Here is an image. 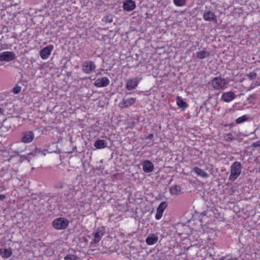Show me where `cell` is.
Instances as JSON below:
<instances>
[{"label": "cell", "mask_w": 260, "mask_h": 260, "mask_svg": "<svg viewBox=\"0 0 260 260\" xmlns=\"http://www.w3.org/2000/svg\"><path fill=\"white\" fill-rule=\"evenodd\" d=\"M16 55L12 51H4L0 53V62H9L14 60Z\"/></svg>", "instance_id": "7"}, {"label": "cell", "mask_w": 260, "mask_h": 260, "mask_svg": "<svg viewBox=\"0 0 260 260\" xmlns=\"http://www.w3.org/2000/svg\"><path fill=\"white\" fill-rule=\"evenodd\" d=\"M140 80L141 79L139 77L130 78L129 79L126 81V90L129 91L134 90L138 86Z\"/></svg>", "instance_id": "8"}, {"label": "cell", "mask_w": 260, "mask_h": 260, "mask_svg": "<svg viewBox=\"0 0 260 260\" xmlns=\"http://www.w3.org/2000/svg\"><path fill=\"white\" fill-rule=\"evenodd\" d=\"M107 146V142L104 139H98L94 143V146L97 149L105 148Z\"/></svg>", "instance_id": "23"}, {"label": "cell", "mask_w": 260, "mask_h": 260, "mask_svg": "<svg viewBox=\"0 0 260 260\" xmlns=\"http://www.w3.org/2000/svg\"><path fill=\"white\" fill-rule=\"evenodd\" d=\"M211 84L212 88L215 90H223L228 86L229 81L223 77L216 76L212 79Z\"/></svg>", "instance_id": "2"}, {"label": "cell", "mask_w": 260, "mask_h": 260, "mask_svg": "<svg viewBox=\"0 0 260 260\" xmlns=\"http://www.w3.org/2000/svg\"><path fill=\"white\" fill-rule=\"evenodd\" d=\"M136 99L134 97L125 99L119 103V107L121 109L128 108L136 102Z\"/></svg>", "instance_id": "13"}, {"label": "cell", "mask_w": 260, "mask_h": 260, "mask_svg": "<svg viewBox=\"0 0 260 260\" xmlns=\"http://www.w3.org/2000/svg\"><path fill=\"white\" fill-rule=\"evenodd\" d=\"M69 225V221L65 218H58L53 221L52 226L57 230H65Z\"/></svg>", "instance_id": "3"}, {"label": "cell", "mask_w": 260, "mask_h": 260, "mask_svg": "<svg viewBox=\"0 0 260 260\" xmlns=\"http://www.w3.org/2000/svg\"><path fill=\"white\" fill-rule=\"evenodd\" d=\"M22 90V87L20 86H16L12 89V92L15 95H18L20 93Z\"/></svg>", "instance_id": "28"}, {"label": "cell", "mask_w": 260, "mask_h": 260, "mask_svg": "<svg viewBox=\"0 0 260 260\" xmlns=\"http://www.w3.org/2000/svg\"><path fill=\"white\" fill-rule=\"evenodd\" d=\"M158 240H159V237L158 235L154 233H152L148 235V237H146L145 242L148 245L152 246L156 244L158 242Z\"/></svg>", "instance_id": "18"}, {"label": "cell", "mask_w": 260, "mask_h": 260, "mask_svg": "<svg viewBox=\"0 0 260 260\" xmlns=\"http://www.w3.org/2000/svg\"><path fill=\"white\" fill-rule=\"evenodd\" d=\"M242 165L239 161H236L232 164L230 169V176L229 180L230 181L234 182L239 178L242 172Z\"/></svg>", "instance_id": "1"}, {"label": "cell", "mask_w": 260, "mask_h": 260, "mask_svg": "<svg viewBox=\"0 0 260 260\" xmlns=\"http://www.w3.org/2000/svg\"><path fill=\"white\" fill-rule=\"evenodd\" d=\"M123 10L126 11L130 12L135 9L136 4L135 2L133 0H126L123 2Z\"/></svg>", "instance_id": "15"}, {"label": "cell", "mask_w": 260, "mask_h": 260, "mask_svg": "<svg viewBox=\"0 0 260 260\" xmlns=\"http://www.w3.org/2000/svg\"><path fill=\"white\" fill-rule=\"evenodd\" d=\"M110 81L107 77H102L101 78H98L94 82V86L98 88H103L106 87L110 84Z\"/></svg>", "instance_id": "12"}, {"label": "cell", "mask_w": 260, "mask_h": 260, "mask_svg": "<svg viewBox=\"0 0 260 260\" xmlns=\"http://www.w3.org/2000/svg\"><path fill=\"white\" fill-rule=\"evenodd\" d=\"M249 119H250V117L247 115H246V114L243 115L241 116L236 119V120H235V123L237 124H241V123H244V122L247 121Z\"/></svg>", "instance_id": "24"}, {"label": "cell", "mask_w": 260, "mask_h": 260, "mask_svg": "<svg viewBox=\"0 0 260 260\" xmlns=\"http://www.w3.org/2000/svg\"><path fill=\"white\" fill-rule=\"evenodd\" d=\"M194 172L198 176L203 178H207L209 177V174L205 171L198 167H195L193 168Z\"/></svg>", "instance_id": "21"}, {"label": "cell", "mask_w": 260, "mask_h": 260, "mask_svg": "<svg viewBox=\"0 0 260 260\" xmlns=\"http://www.w3.org/2000/svg\"><path fill=\"white\" fill-rule=\"evenodd\" d=\"M113 17L112 15H106L105 16L103 17L102 18L103 22H104V23H106V24H109V23H112L113 21Z\"/></svg>", "instance_id": "26"}, {"label": "cell", "mask_w": 260, "mask_h": 260, "mask_svg": "<svg viewBox=\"0 0 260 260\" xmlns=\"http://www.w3.org/2000/svg\"><path fill=\"white\" fill-rule=\"evenodd\" d=\"M3 112H4V110H3V109L1 107H0V115H2V114H3Z\"/></svg>", "instance_id": "34"}, {"label": "cell", "mask_w": 260, "mask_h": 260, "mask_svg": "<svg viewBox=\"0 0 260 260\" xmlns=\"http://www.w3.org/2000/svg\"><path fill=\"white\" fill-rule=\"evenodd\" d=\"M169 192L171 195H178L182 192V189L180 185H175L169 188Z\"/></svg>", "instance_id": "20"}, {"label": "cell", "mask_w": 260, "mask_h": 260, "mask_svg": "<svg viewBox=\"0 0 260 260\" xmlns=\"http://www.w3.org/2000/svg\"><path fill=\"white\" fill-rule=\"evenodd\" d=\"M155 169L154 164L149 160H145L143 163L142 169L145 173H150Z\"/></svg>", "instance_id": "17"}, {"label": "cell", "mask_w": 260, "mask_h": 260, "mask_svg": "<svg viewBox=\"0 0 260 260\" xmlns=\"http://www.w3.org/2000/svg\"><path fill=\"white\" fill-rule=\"evenodd\" d=\"M105 227H99L95 230L93 233V242L95 244H97L100 242L103 237L104 236V233L105 232Z\"/></svg>", "instance_id": "10"}, {"label": "cell", "mask_w": 260, "mask_h": 260, "mask_svg": "<svg viewBox=\"0 0 260 260\" xmlns=\"http://www.w3.org/2000/svg\"><path fill=\"white\" fill-rule=\"evenodd\" d=\"M210 56H211V53L209 51H207L206 50H201L197 51L196 53V57L197 59L200 60H203L204 59H207Z\"/></svg>", "instance_id": "19"}, {"label": "cell", "mask_w": 260, "mask_h": 260, "mask_svg": "<svg viewBox=\"0 0 260 260\" xmlns=\"http://www.w3.org/2000/svg\"><path fill=\"white\" fill-rule=\"evenodd\" d=\"M65 260H79V258L77 256L73 255H68L64 258Z\"/></svg>", "instance_id": "30"}, {"label": "cell", "mask_w": 260, "mask_h": 260, "mask_svg": "<svg viewBox=\"0 0 260 260\" xmlns=\"http://www.w3.org/2000/svg\"><path fill=\"white\" fill-rule=\"evenodd\" d=\"M175 102L178 107L182 111H185L189 107V104L185 100L180 96H177L175 98Z\"/></svg>", "instance_id": "16"}, {"label": "cell", "mask_w": 260, "mask_h": 260, "mask_svg": "<svg viewBox=\"0 0 260 260\" xmlns=\"http://www.w3.org/2000/svg\"><path fill=\"white\" fill-rule=\"evenodd\" d=\"M224 139L225 141L231 142L234 140V137L231 133H229L224 135Z\"/></svg>", "instance_id": "27"}, {"label": "cell", "mask_w": 260, "mask_h": 260, "mask_svg": "<svg viewBox=\"0 0 260 260\" xmlns=\"http://www.w3.org/2000/svg\"><path fill=\"white\" fill-rule=\"evenodd\" d=\"M35 139V134L32 131H26L23 133L21 137V141L23 143H30L32 142Z\"/></svg>", "instance_id": "11"}, {"label": "cell", "mask_w": 260, "mask_h": 260, "mask_svg": "<svg viewBox=\"0 0 260 260\" xmlns=\"http://www.w3.org/2000/svg\"><path fill=\"white\" fill-rule=\"evenodd\" d=\"M173 4L175 6L178 7L185 6L186 3V0H173Z\"/></svg>", "instance_id": "25"}, {"label": "cell", "mask_w": 260, "mask_h": 260, "mask_svg": "<svg viewBox=\"0 0 260 260\" xmlns=\"http://www.w3.org/2000/svg\"><path fill=\"white\" fill-rule=\"evenodd\" d=\"M168 206V203L166 201L162 202L159 204L157 208L156 214L155 215L156 220L157 221L161 220V218H162L163 216L164 211H165L166 209H167Z\"/></svg>", "instance_id": "5"}, {"label": "cell", "mask_w": 260, "mask_h": 260, "mask_svg": "<svg viewBox=\"0 0 260 260\" xmlns=\"http://www.w3.org/2000/svg\"><path fill=\"white\" fill-rule=\"evenodd\" d=\"M236 98V95L234 92L233 91H229L225 92L222 94L221 97V100L223 102L227 103H230L234 101Z\"/></svg>", "instance_id": "14"}, {"label": "cell", "mask_w": 260, "mask_h": 260, "mask_svg": "<svg viewBox=\"0 0 260 260\" xmlns=\"http://www.w3.org/2000/svg\"><path fill=\"white\" fill-rule=\"evenodd\" d=\"M5 198V196L3 195H0V200H3Z\"/></svg>", "instance_id": "33"}, {"label": "cell", "mask_w": 260, "mask_h": 260, "mask_svg": "<svg viewBox=\"0 0 260 260\" xmlns=\"http://www.w3.org/2000/svg\"><path fill=\"white\" fill-rule=\"evenodd\" d=\"M12 255V251L11 248L0 249V256L4 259H8Z\"/></svg>", "instance_id": "22"}, {"label": "cell", "mask_w": 260, "mask_h": 260, "mask_svg": "<svg viewBox=\"0 0 260 260\" xmlns=\"http://www.w3.org/2000/svg\"><path fill=\"white\" fill-rule=\"evenodd\" d=\"M203 18L205 21L211 22L216 24L218 23L217 15H215L214 12L211 10L206 11L203 13Z\"/></svg>", "instance_id": "9"}, {"label": "cell", "mask_w": 260, "mask_h": 260, "mask_svg": "<svg viewBox=\"0 0 260 260\" xmlns=\"http://www.w3.org/2000/svg\"><path fill=\"white\" fill-rule=\"evenodd\" d=\"M96 68L95 63L92 60H87L84 62L82 65V70L86 74H90L93 72Z\"/></svg>", "instance_id": "4"}, {"label": "cell", "mask_w": 260, "mask_h": 260, "mask_svg": "<svg viewBox=\"0 0 260 260\" xmlns=\"http://www.w3.org/2000/svg\"><path fill=\"white\" fill-rule=\"evenodd\" d=\"M153 137H154V136H153V134H149L146 137V139L152 140V139L153 138Z\"/></svg>", "instance_id": "32"}, {"label": "cell", "mask_w": 260, "mask_h": 260, "mask_svg": "<svg viewBox=\"0 0 260 260\" xmlns=\"http://www.w3.org/2000/svg\"><path fill=\"white\" fill-rule=\"evenodd\" d=\"M54 49V46L53 44H49L46 46L42 48L40 51V56L41 58L43 60H46L48 59L50 55L53 50Z\"/></svg>", "instance_id": "6"}, {"label": "cell", "mask_w": 260, "mask_h": 260, "mask_svg": "<svg viewBox=\"0 0 260 260\" xmlns=\"http://www.w3.org/2000/svg\"><path fill=\"white\" fill-rule=\"evenodd\" d=\"M260 145V140L255 142L251 145V147L253 148H259Z\"/></svg>", "instance_id": "31"}, {"label": "cell", "mask_w": 260, "mask_h": 260, "mask_svg": "<svg viewBox=\"0 0 260 260\" xmlns=\"http://www.w3.org/2000/svg\"><path fill=\"white\" fill-rule=\"evenodd\" d=\"M247 76V77L249 79L251 80H254L256 79L257 77V73L255 72H251L250 73H248Z\"/></svg>", "instance_id": "29"}]
</instances>
